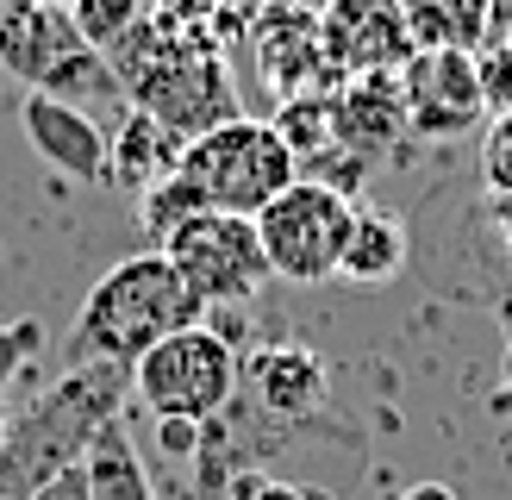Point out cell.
<instances>
[{"instance_id":"cell-1","label":"cell","mask_w":512,"mask_h":500,"mask_svg":"<svg viewBox=\"0 0 512 500\" xmlns=\"http://www.w3.org/2000/svg\"><path fill=\"white\" fill-rule=\"evenodd\" d=\"M200 319H207V307L194 300V288L175 275V263L163 250H132V257H119L88 288L82 313H75L69 338L57 350V375L63 369H88V363L132 369L144 350H157L163 338L188 332Z\"/></svg>"},{"instance_id":"cell-2","label":"cell","mask_w":512,"mask_h":500,"mask_svg":"<svg viewBox=\"0 0 512 500\" xmlns=\"http://www.w3.org/2000/svg\"><path fill=\"white\" fill-rule=\"evenodd\" d=\"M125 382H132V369H119V363L63 369L32 407L13 413V432L0 444V500H32L63 469L82 463L94 432L107 419H119Z\"/></svg>"},{"instance_id":"cell-3","label":"cell","mask_w":512,"mask_h":500,"mask_svg":"<svg viewBox=\"0 0 512 500\" xmlns=\"http://www.w3.org/2000/svg\"><path fill=\"white\" fill-rule=\"evenodd\" d=\"M0 63L32 94H57L69 107H107L125 100L107 50H94L75 32L69 7H44V0H0Z\"/></svg>"},{"instance_id":"cell-4","label":"cell","mask_w":512,"mask_h":500,"mask_svg":"<svg viewBox=\"0 0 512 500\" xmlns=\"http://www.w3.org/2000/svg\"><path fill=\"white\" fill-rule=\"evenodd\" d=\"M182 175L207 194L213 213H244V219H256L281 188L300 182V163H294V150L281 144V132H275L269 119L238 113V119L213 125V132L188 138Z\"/></svg>"},{"instance_id":"cell-5","label":"cell","mask_w":512,"mask_h":500,"mask_svg":"<svg viewBox=\"0 0 512 500\" xmlns=\"http://www.w3.org/2000/svg\"><path fill=\"white\" fill-rule=\"evenodd\" d=\"M244 382L238 344L219 338L207 319L188 325V332L163 338L157 350H144L132 363V394L144 400L150 419H188V425H213L232 394Z\"/></svg>"},{"instance_id":"cell-6","label":"cell","mask_w":512,"mask_h":500,"mask_svg":"<svg viewBox=\"0 0 512 500\" xmlns=\"http://www.w3.org/2000/svg\"><path fill=\"white\" fill-rule=\"evenodd\" d=\"M350 219H356V200L344 188H325L300 175L294 188H281L256 213V238H263V257L281 282H331L344 263Z\"/></svg>"},{"instance_id":"cell-7","label":"cell","mask_w":512,"mask_h":500,"mask_svg":"<svg viewBox=\"0 0 512 500\" xmlns=\"http://www.w3.org/2000/svg\"><path fill=\"white\" fill-rule=\"evenodd\" d=\"M163 257L175 263V275L194 288L200 307H244V300L263 294L269 282V257L263 238H256V219L244 213H194L182 232L163 244Z\"/></svg>"},{"instance_id":"cell-8","label":"cell","mask_w":512,"mask_h":500,"mask_svg":"<svg viewBox=\"0 0 512 500\" xmlns=\"http://www.w3.org/2000/svg\"><path fill=\"white\" fill-rule=\"evenodd\" d=\"M400 100L413 138H463L488 113L481 69L469 50H413L400 69Z\"/></svg>"},{"instance_id":"cell-9","label":"cell","mask_w":512,"mask_h":500,"mask_svg":"<svg viewBox=\"0 0 512 500\" xmlns=\"http://www.w3.org/2000/svg\"><path fill=\"white\" fill-rule=\"evenodd\" d=\"M250 44H256V69L263 88L294 100V94H331L338 69L325 63V38H319V13L300 0H263L250 13Z\"/></svg>"},{"instance_id":"cell-10","label":"cell","mask_w":512,"mask_h":500,"mask_svg":"<svg viewBox=\"0 0 512 500\" xmlns=\"http://www.w3.org/2000/svg\"><path fill=\"white\" fill-rule=\"evenodd\" d=\"M319 38H325V63L338 69V82H350V75H400L406 57H413L400 0H325Z\"/></svg>"},{"instance_id":"cell-11","label":"cell","mask_w":512,"mask_h":500,"mask_svg":"<svg viewBox=\"0 0 512 500\" xmlns=\"http://www.w3.org/2000/svg\"><path fill=\"white\" fill-rule=\"evenodd\" d=\"M19 132H25V144H32L57 175H75V182H107V132L94 125V113L69 107V100H57V94H32V88H25Z\"/></svg>"},{"instance_id":"cell-12","label":"cell","mask_w":512,"mask_h":500,"mask_svg":"<svg viewBox=\"0 0 512 500\" xmlns=\"http://www.w3.org/2000/svg\"><path fill=\"white\" fill-rule=\"evenodd\" d=\"M331 100V132H338V150H350L356 163H375L406 132V100H400V75H350L325 94Z\"/></svg>"},{"instance_id":"cell-13","label":"cell","mask_w":512,"mask_h":500,"mask_svg":"<svg viewBox=\"0 0 512 500\" xmlns=\"http://www.w3.org/2000/svg\"><path fill=\"white\" fill-rule=\"evenodd\" d=\"M250 394L269 419H288V425H325L331 407V382H325V363L313 357L306 344H275L263 357H250Z\"/></svg>"},{"instance_id":"cell-14","label":"cell","mask_w":512,"mask_h":500,"mask_svg":"<svg viewBox=\"0 0 512 500\" xmlns=\"http://www.w3.org/2000/svg\"><path fill=\"white\" fill-rule=\"evenodd\" d=\"M182 150H188V138H175L169 125H157L150 113L125 107L119 132L107 138V182H119L125 194H150L163 175L182 169Z\"/></svg>"},{"instance_id":"cell-15","label":"cell","mask_w":512,"mask_h":500,"mask_svg":"<svg viewBox=\"0 0 512 500\" xmlns=\"http://www.w3.org/2000/svg\"><path fill=\"white\" fill-rule=\"evenodd\" d=\"M406 263H413V232H406L394 213H381V207H356L350 238H344V263H338L344 282L381 288V282H394Z\"/></svg>"},{"instance_id":"cell-16","label":"cell","mask_w":512,"mask_h":500,"mask_svg":"<svg viewBox=\"0 0 512 500\" xmlns=\"http://www.w3.org/2000/svg\"><path fill=\"white\" fill-rule=\"evenodd\" d=\"M413 50H475L494 32V0H400Z\"/></svg>"},{"instance_id":"cell-17","label":"cell","mask_w":512,"mask_h":500,"mask_svg":"<svg viewBox=\"0 0 512 500\" xmlns=\"http://www.w3.org/2000/svg\"><path fill=\"white\" fill-rule=\"evenodd\" d=\"M82 475H88V500H157L150 469L138 457L132 432H125V419H107L94 432L88 457H82Z\"/></svg>"},{"instance_id":"cell-18","label":"cell","mask_w":512,"mask_h":500,"mask_svg":"<svg viewBox=\"0 0 512 500\" xmlns=\"http://www.w3.org/2000/svg\"><path fill=\"white\" fill-rule=\"evenodd\" d=\"M138 213H144V238H150V250H163L194 213H207V194H200L182 169H175V175H163L150 194H138Z\"/></svg>"},{"instance_id":"cell-19","label":"cell","mask_w":512,"mask_h":500,"mask_svg":"<svg viewBox=\"0 0 512 500\" xmlns=\"http://www.w3.org/2000/svg\"><path fill=\"white\" fill-rule=\"evenodd\" d=\"M69 19H75V32H82L94 50H113L144 19V0H75Z\"/></svg>"},{"instance_id":"cell-20","label":"cell","mask_w":512,"mask_h":500,"mask_svg":"<svg viewBox=\"0 0 512 500\" xmlns=\"http://www.w3.org/2000/svg\"><path fill=\"white\" fill-rule=\"evenodd\" d=\"M475 69H481L488 113H506L512 107V13H494V32H488V44L475 50Z\"/></svg>"},{"instance_id":"cell-21","label":"cell","mask_w":512,"mask_h":500,"mask_svg":"<svg viewBox=\"0 0 512 500\" xmlns=\"http://www.w3.org/2000/svg\"><path fill=\"white\" fill-rule=\"evenodd\" d=\"M475 169H481V188H488V194H512V107L494 113L488 138H481Z\"/></svg>"},{"instance_id":"cell-22","label":"cell","mask_w":512,"mask_h":500,"mask_svg":"<svg viewBox=\"0 0 512 500\" xmlns=\"http://www.w3.org/2000/svg\"><path fill=\"white\" fill-rule=\"evenodd\" d=\"M44 350V325L38 319H13V325H0V394H7V382L25 369Z\"/></svg>"},{"instance_id":"cell-23","label":"cell","mask_w":512,"mask_h":500,"mask_svg":"<svg viewBox=\"0 0 512 500\" xmlns=\"http://www.w3.org/2000/svg\"><path fill=\"white\" fill-rule=\"evenodd\" d=\"M232 500H306V488L269 482V475H238V482H232Z\"/></svg>"},{"instance_id":"cell-24","label":"cell","mask_w":512,"mask_h":500,"mask_svg":"<svg viewBox=\"0 0 512 500\" xmlns=\"http://www.w3.org/2000/svg\"><path fill=\"white\" fill-rule=\"evenodd\" d=\"M32 500H88V475H82V463H75V469H63L57 482H50V488H38Z\"/></svg>"},{"instance_id":"cell-25","label":"cell","mask_w":512,"mask_h":500,"mask_svg":"<svg viewBox=\"0 0 512 500\" xmlns=\"http://www.w3.org/2000/svg\"><path fill=\"white\" fill-rule=\"evenodd\" d=\"M394 500H463V494H456L450 482H413V488H400Z\"/></svg>"},{"instance_id":"cell-26","label":"cell","mask_w":512,"mask_h":500,"mask_svg":"<svg viewBox=\"0 0 512 500\" xmlns=\"http://www.w3.org/2000/svg\"><path fill=\"white\" fill-rule=\"evenodd\" d=\"M7 432H13V407L0 400V444H7Z\"/></svg>"},{"instance_id":"cell-27","label":"cell","mask_w":512,"mask_h":500,"mask_svg":"<svg viewBox=\"0 0 512 500\" xmlns=\"http://www.w3.org/2000/svg\"><path fill=\"white\" fill-rule=\"evenodd\" d=\"M306 500H331V494H325V488H306Z\"/></svg>"},{"instance_id":"cell-28","label":"cell","mask_w":512,"mask_h":500,"mask_svg":"<svg viewBox=\"0 0 512 500\" xmlns=\"http://www.w3.org/2000/svg\"><path fill=\"white\" fill-rule=\"evenodd\" d=\"M494 13H512V0H494Z\"/></svg>"},{"instance_id":"cell-29","label":"cell","mask_w":512,"mask_h":500,"mask_svg":"<svg viewBox=\"0 0 512 500\" xmlns=\"http://www.w3.org/2000/svg\"><path fill=\"white\" fill-rule=\"evenodd\" d=\"M44 7H75V0H44Z\"/></svg>"}]
</instances>
